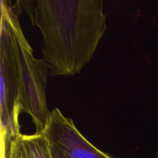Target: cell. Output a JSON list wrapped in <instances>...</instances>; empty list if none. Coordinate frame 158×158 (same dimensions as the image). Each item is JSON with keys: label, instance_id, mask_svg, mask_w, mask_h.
<instances>
[{"label": "cell", "instance_id": "5", "mask_svg": "<svg viewBox=\"0 0 158 158\" xmlns=\"http://www.w3.org/2000/svg\"><path fill=\"white\" fill-rule=\"evenodd\" d=\"M9 158H52L49 142L43 134H19L10 142Z\"/></svg>", "mask_w": 158, "mask_h": 158}, {"label": "cell", "instance_id": "6", "mask_svg": "<svg viewBox=\"0 0 158 158\" xmlns=\"http://www.w3.org/2000/svg\"><path fill=\"white\" fill-rule=\"evenodd\" d=\"M2 158H9V151H8V153H6V154H2Z\"/></svg>", "mask_w": 158, "mask_h": 158}, {"label": "cell", "instance_id": "4", "mask_svg": "<svg viewBox=\"0 0 158 158\" xmlns=\"http://www.w3.org/2000/svg\"><path fill=\"white\" fill-rule=\"evenodd\" d=\"M42 134L49 142L52 158H114L94 146L58 108L51 110Z\"/></svg>", "mask_w": 158, "mask_h": 158}, {"label": "cell", "instance_id": "3", "mask_svg": "<svg viewBox=\"0 0 158 158\" xmlns=\"http://www.w3.org/2000/svg\"><path fill=\"white\" fill-rule=\"evenodd\" d=\"M20 85L14 49L13 37L9 21L2 12L0 35V119L2 148L20 133Z\"/></svg>", "mask_w": 158, "mask_h": 158}, {"label": "cell", "instance_id": "7", "mask_svg": "<svg viewBox=\"0 0 158 158\" xmlns=\"http://www.w3.org/2000/svg\"><path fill=\"white\" fill-rule=\"evenodd\" d=\"M157 158H158V152H157Z\"/></svg>", "mask_w": 158, "mask_h": 158}, {"label": "cell", "instance_id": "1", "mask_svg": "<svg viewBox=\"0 0 158 158\" xmlns=\"http://www.w3.org/2000/svg\"><path fill=\"white\" fill-rule=\"evenodd\" d=\"M32 21L42 34L43 60L52 77L80 73L106 30L101 0H39Z\"/></svg>", "mask_w": 158, "mask_h": 158}, {"label": "cell", "instance_id": "2", "mask_svg": "<svg viewBox=\"0 0 158 158\" xmlns=\"http://www.w3.org/2000/svg\"><path fill=\"white\" fill-rule=\"evenodd\" d=\"M1 12L9 21L13 37L19 78L21 111L30 116L35 127V133L42 134L51 112L46 103V83L49 75L47 66L43 59H37L33 56L18 15L7 2L1 1Z\"/></svg>", "mask_w": 158, "mask_h": 158}]
</instances>
